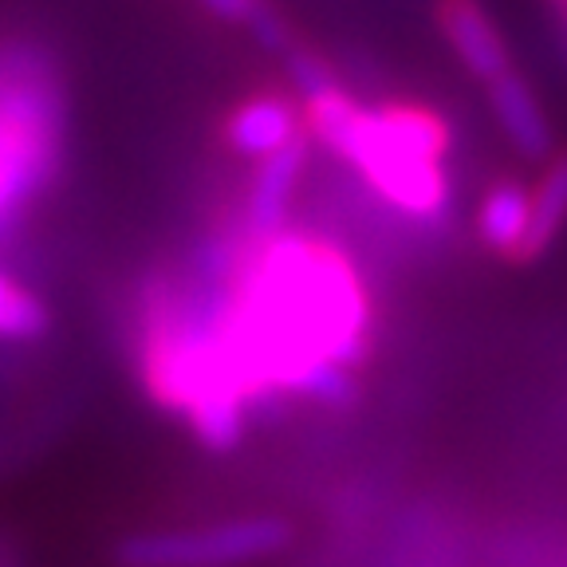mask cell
I'll return each instance as SVG.
<instances>
[{
  "label": "cell",
  "mask_w": 567,
  "mask_h": 567,
  "mask_svg": "<svg viewBox=\"0 0 567 567\" xmlns=\"http://www.w3.org/2000/svg\"><path fill=\"white\" fill-rule=\"evenodd\" d=\"M221 331L245 399L292 390L351 406V367L367 351V300L336 248L260 237L257 257L221 292Z\"/></svg>",
  "instance_id": "1"
},
{
  "label": "cell",
  "mask_w": 567,
  "mask_h": 567,
  "mask_svg": "<svg viewBox=\"0 0 567 567\" xmlns=\"http://www.w3.org/2000/svg\"><path fill=\"white\" fill-rule=\"evenodd\" d=\"M316 142L351 162L359 174L410 217H437L445 205V146L450 131L437 115L417 106L363 111L331 83L303 103Z\"/></svg>",
  "instance_id": "2"
},
{
  "label": "cell",
  "mask_w": 567,
  "mask_h": 567,
  "mask_svg": "<svg viewBox=\"0 0 567 567\" xmlns=\"http://www.w3.org/2000/svg\"><path fill=\"white\" fill-rule=\"evenodd\" d=\"M146 374L169 410L194 422L209 450H233L245 434V386L221 331V296L162 300L146 336Z\"/></svg>",
  "instance_id": "3"
},
{
  "label": "cell",
  "mask_w": 567,
  "mask_h": 567,
  "mask_svg": "<svg viewBox=\"0 0 567 567\" xmlns=\"http://www.w3.org/2000/svg\"><path fill=\"white\" fill-rule=\"evenodd\" d=\"M55 99L32 80H4L0 91V229L44 186L55 162Z\"/></svg>",
  "instance_id": "4"
},
{
  "label": "cell",
  "mask_w": 567,
  "mask_h": 567,
  "mask_svg": "<svg viewBox=\"0 0 567 567\" xmlns=\"http://www.w3.org/2000/svg\"><path fill=\"white\" fill-rule=\"evenodd\" d=\"M292 524L280 516H240L182 532H142L118 544L123 567H233L288 548Z\"/></svg>",
  "instance_id": "5"
},
{
  "label": "cell",
  "mask_w": 567,
  "mask_h": 567,
  "mask_svg": "<svg viewBox=\"0 0 567 567\" xmlns=\"http://www.w3.org/2000/svg\"><path fill=\"white\" fill-rule=\"evenodd\" d=\"M437 24H442L450 48L461 55V63L477 80L496 83L501 75H508V52L477 0H442L437 4Z\"/></svg>",
  "instance_id": "6"
},
{
  "label": "cell",
  "mask_w": 567,
  "mask_h": 567,
  "mask_svg": "<svg viewBox=\"0 0 567 567\" xmlns=\"http://www.w3.org/2000/svg\"><path fill=\"white\" fill-rule=\"evenodd\" d=\"M225 134H229L233 151L260 162L268 154L300 142V115L284 95H257L233 111Z\"/></svg>",
  "instance_id": "7"
},
{
  "label": "cell",
  "mask_w": 567,
  "mask_h": 567,
  "mask_svg": "<svg viewBox=\"0 0 567 567\" xmlns=\"http://www.w3.org/2000/svg\"><path fill=\"white\" fill-rule=\"evenodd\" d=\"M303 169V142H292L284 151L260 158L257 177H252V197H248V225L257 237H276L288 217L296 177Z\"/></svg>",
  "instance_id": "8"
},
{
  "label": "cell",
  "mask_w": 567,
  "mask_h": 567,
  "mask_svg": "<svg viewBox=\"0 0 567 567\" xmlns=\"http://www.w3.org/2000/svg\"><path fill=\"white\" fill-rule=\"evenodd\" d=\"M488 103H493L496 123L505 126L508 142L516 146L520 158H548L551 126L520 75L508 71V75H501L496 83H488Z\"/></svg>",
  "instance_id": "9"
},
{
  "label": "cell",
  "mask_w": 567,
  "mask_h": 567,
  "mask_svg": "<svg viewBox=\"0 0 567 567\" xmlns=\"http://www.w3.org/2000/svg\"><path fill=\"white\" fill-rule=\"evenodd\" d=\"M528 221H532V194L520 182L493 186L477 213L481 240L493 252H501V257H520L524 237H528Z\"/></svg>",
  "instance_id": "10"
},
{
  "label": "cell",
  "mask_w": 567,
  "mask_h": 567,
  "mask_svg": "<svg viewBox=\"0 0 567 567\" xmlns=\"http://www.w3.org/2000/svg\"><path fill=\"white\" fill-rule=\"evenodd\" d=\"M567 225V154L564 158H551V166L544 169V177L536 182V194H532V221L528 237L516 260H536L548 252V245L559 237V229Z\"/></svg>",
  "instance_id": "11"
},
{
  "label": "cell",
  "mask_w": 567,
  "mask_h": 567,
  "mask_svg": "<svg viewBox=\"0 0 567 567\" xmlns=\"http://www.w3.org/2000/svg\"><path fill=\"white\" fill-rule=\"evenodd\" d=\"M48 331V308L0 272V339H35Z\"/></svg>",
  "instance_id": "12"
},
{
  "label": "cell",
  "mask_w": 567,
  "mask_h": 567,
  "mask_svg": "<svg viewBox=\"0 0 567 567\" xmlns=\"http://www.w3.org/2000/svg\"><path fill=\"white\" fill-rule=\"evenodd\" d=\"M288 75H292V87L303 95V103L336 83L331 71L323 68V60H316V55H308V52H296V48H288Z\"/></svg>",
  "instance_id": "13"
},
{
  "label": "cell",
  "mask_w": 567,
  "mask_h": 567,
  "mask_svg": "<svg viewBox=\"0 0 567 567\" xmlns=\"http://www.w3.org/2000/svg\"><path fill=\"white\" fill-rule=\"evenodd\" d=\"M197 4H202V9H209L213 17L237 20V24H248V28H257L260 20L272 12L265 0H197Z\"/></svg>",
  "instance_id": "14"
}]
</instances>
